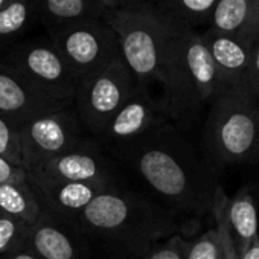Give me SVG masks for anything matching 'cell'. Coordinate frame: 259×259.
Returning a JSON list of instances; mask_svg holds the SVG:
<instances>
[{
	"label": "cell",
	"instance_id": "cell-1",
	"mask_svg": "<svg viewBox=\"0 0 259 259\" xmlns=\"http://www.w3.org/2000/svg\"><path fill=\"white\" fill-rule=\"evenodd\" d=\"M105 151L144 192L177 215L212 213L220 189L215 172L172 122Z\"/></svg>",
	"mask_w": 259,
	"mask_h": 259
},
{
	"label": "cell",
	"instance_id": "cell-2",
	"mask_svg": "<svg viewBox=\"0 0 259 259\" xmlns=\"http://www.w3.org/2000/svg\"><path fill=\"white\" fill-rule=\"evenodd\" d=\"M180 215L156 198L123 185L98 195L76 218L92 256L135 259L180 233Z\"/></svg>",
	"mask_w": 259,
	"mask_h": 259
},
{
	"label": "cell",
	"instance_id": "cell-3",
	"mask_svg": "<svg viewBox=\"0 0 259 259\" xmlns=\"http://www.w3.org/2000/svg\"><path fill=\"white\" fill-rule=\"evenodd\" d=\"M162 102L169 120L191 128L204 107L224 89L210 52L197 29L176 23L168 61L162 78Z\"/></svg>",
	"mask_w": 259,
	"mask_h": 259
},
{
	"label": "cell",
	"instance_id": "cell-4",
	"mask_svg": "<svg viewBox=\"0 0 259 259\" xmlns=\"http://www.w3.org/2000/svg\"><path fill=\"white\" fill-rule=\"evenodd\" d=\"M201 148L213 172L259 157V101L244 84L224 87L210 102Z\"/></svg>",
	"mask_w": 259,
	"mask_h": 259
},
{
	"label": "cell",
	"instance_id": "cell-5",
	"mask_svg": "<svg viewBox=\"0 0 259 259\" xmlns=\"http://www.w3.org/2000/svg\"><path fill=\"white\" fill-rule=\"evenodd\" d=\"M104 20L114 31L120 57L141 87L160 84L176 23L150 0L107 10Z\"/></svg>",
	"mask_w": 259,
	"mask_h": 259
},
{
	"label": "cell",
	"instance_id": "cell-6",
	"mask_svg": "<svg viewBox=\"0 0 259 259\" xmlns=\"http://www.w3.org/2000/svg\"><path fill=\"white\" fill-rule=\"evenodd\" d=\"M138 85L122 57H117L101 70L81 78L76 84L72 108L84 132L96 139Z\"/></svg>",
	"mask_w": 259,
	"mask_h": 259
},
{
	"label": "cell",
	"instance_id": "cell-7",
	"mask_svg": "<svg viewBox=\"0 0 259 259\" xmlns=\"http://www.w3.org/2000/svg\"><path fill=\"white\" fill-rule=\"evenodd\" d=\"M0 60L43 95L72 105L78 79L48 35L14 43Z\"/></svg>",
	"mask_w": 259,
	"mask_h": 259
},
{
	"label": "cell",
	"instance_id": "cell-8",
	"mask_svg": "<svg viewBox=\"0 0 259 259\" xmlns=\"http://www.w3.org/2000/svg\"><path fill=\"white\" fill-rule=\"evenodd\" d=\"M48 37L78 81L120 57L117 37L104 17L67 23L49 31Z\"/></svg>",
	"mask_w": 259,
	"mask_h": 259
},
{
	"label": "cell",
	"instance_id": "cell-9",
	"mask_svg": "<svg viewBox=\"0 0 259 259\" xmlns=\"http://www.w3.org/2000/svg\"><path fill=\"white\" fill-rule=\"evenodd\" d=\"M26 172L34 177L58 182H85L108 186H123L128 183L122 168L90 136L75 148L51 157L26 169Z\"/></svg>",
	"mask_w": 259,
	"mask_h": 259
},
{
	"label": "cell",
	"instance_id": "cell-10",
	"mask_svg": "<svg viewBox=\"0 0 259 259\" xmlns=\"http://www.w3.org/2000/svg\"><path fill=\"white\" fill-rule=\"evenodd\" d=\"M17 128L25 169L60 156L89 138L72 105L32 117Z\"/></svg>",
	"mask_w": 259,
	"mask_h": 259
},
{
	"label": "cell",
	"instance_id": "cell-11",
	"mask_svg": "<svg viewBox=\"0 0 259 259\" xmlns=\"http://www.w3.org/2000/svg\"><path fill=\"white\" fill-rule=\"evenodd\" d=\"M166 122L171 120L162 99L154 96L151 89L138 85L135 93L110 119L96 141L104 150H108L114 145L133 141Z\"/></svg>",
	"mask_w": 259,
	"mask_h": 259
},
{
	"label": "cell",
	"instance_id": "cell-12",
	"mask_svg": "<svg viewBox=\"0 0 259 259\" xmlns=\"http://www.w3.org/2000/svg\"><path fill=\"white\" fill-rule=\"evenodd\" d=\"M28 248L40 259H92L89 241L76 223L49 210L29 226Z\"/></svg>",
	"mask_w": 259,
	"mask_h": 259
},
{
	"label": "cell",
	"instance_id": "cell-13",
	"mask_svg": "<svg viewBox=\"0 0 259 259\" xmlns=\"http://www.w3.org/2000/svg\"><path fill=\"white\" fill-rule=\"evenodd\" d=\"M66 107L70 105L43 95L0 60V114L10 119L16 126L32 117Z\"/></svg>",
	"mask_w": 259,
	"mask_h": 259
},
{
	"label": "cell",
	"instance_id": "cell-14",
	"mask_svg": "<svg viewBox=\"0 0 259 259\" xmlns=\"http://www.w3.org/2000/svg\"><path fill=\"white\" fill-rule=\"evenodd\" d=\"M28 174V172H26ZM28 180L41 200L46 210L57 217L76 221L79 213L102 192L119 188L102 183L85 182H58L40 179L28 174ZM128 185V183H126Z\"/></svg>",
	"mask_w": 259,
	"mask_h": 259
},
{
	"label": "cell",
	"instance_id": "cell-15",
	"mask_svg": "<svg viewBox=\"0 0 259 259\" xmlns=\"http://www.w3.org/2000/svg\"><path fill=\"white\" fill-rule=\"evenodd\" d=\"M201 37L210 52L221 84L224 87L242 84L250 63L251 46L238 37L212 29L203 32Z\"/></svg>",
	"mask_w": 259,
	"mask_h": 259
},
{
	"label": "cell",
	"instance_id": "cell-16",
	"mask_svg": "<svg viewBox=\"0 0 259 259\" xmlns=\"http://www.w3.org/2000/svg\"><path fill=\"white\" fill-rule=\"evenodd\" d=\"M209 29L253 45L259 35V0H218Z\"/></svg>",
	"mask_w": 259,
	"mask_h": 259
},
{
	"label": "cell",
	"instance_id": "cell-17",
	"mask_svg": "<svg viewBox=\"0 0 259 259\" xmlns=\"http://www.w3.org/2000/svg\"><path fill=\"white\" fill-rule=\"evenodd\" d=\"M226 218L238 256L259 235V204L253 188L245 186L233 197H227Z\"/></svg>",
	"mask_w": 259,
	"mask_h": 259
},
{
	"label": "cell",
	"instance_id": "cell-18",
	"mask_svg": "<svg viewBox=\"0 0 259 259\" xmlns=\"http://www.w3.org/2000/svg\"><path fill=\"white\" fill-rule=\"evenodd\" d=\"M46 32L82 19H102L105 8L95 0H34Z\"/></svg>",
	"mask_w": 259,
	"mask_h": 259
},
{
	"label": "cell",
	"instance_id": "cell-19",
	"mask_svg": "<svg viewBox=\"0 0 259 259\" xmlns=\"http://www.w3.org/2000/svg\"><path fill=\"white\" fill-rule=\"evenodd\" d=\"M45 210L46 207L28 179L25 182H8L0 185V212L32 226Z\"/></svg>",
	"mask_w": 259,
	"mask_h": 259
},
{
	"label": "cell",
	"instance_id": "cell-20",
	"mask_svg": "<svg viewBox=\"0 0 259 259\" xmlns=\"http://www.w3.org/2000/svg\"><path fill=\"white\" fill-rule=\"evenodd\" d=\"M38 22L34 0H8L0 8V52L25 38V34Z\"/></svg>",
	"mask_w": 259,
	"mask_h": 259
},
{
	"label": "cell",
	"instance_id": "cell-21",
	"mask_svg": "<svg viewBox=\"0 0 259 259\" xmlns=\"http://www.w3.org/2000/svg\"><path fill=\"white\" fill-rule=\"evenodd\" d=\"M153 4L171 22L195 29L209 25L218 0H154Z\"/></svg>",
	"mask_w": 259,
	"mask_h": 259
},
{
	"label": "cell",
	"instance_id": "cell-22",
	"mask_svg": "<svg viewBox=\"0 0 259 259\" xmlns=\"http://www.w3.org/2000/svg\"><path fill=\"white\" fill-rule=\"evenodd\" d=\"M29 226L19 218L0 212V259L28 247Z\"/></svg>",
	"mask_w": 259,
	"mask_h": 259
},
{
	"label": "cell",
	"instance_id": "cell-23",
	"mask_svg": "<svg viewBox=\"0 0 259 259\" xmlns=\"http://www.w3.org/2000/svg\"><path fill=\"white\" fill-rule=\"evenodd\" d=\"M226 203H227V194L220 186V189L217 191L215 203H213L212 213H210L213 217V227H215L217 239H218V257L217 259H238V253L233 245L230 230L227 226Z\"/></svg>",
	"mask_w": 259,
	"mask_h": 259
},
{
	"label": "cell",
	"instance_id": "cell-24",
	"mask_svg": "<svg viewBox=\"0 0 259 259\" xmlns=\"http://www.w3.org/2000/svg\"><path fill=\"white\" fill-rule=\"evenodd\" d=\"M0 156L23 168L19 128L2 114H0Z\"/></svg>",
	"mask_w": 259,
	"mask_h": 259
},
{
	"label": "cell",
	"instance_id": "cell-25",
	"mask_svg": "<svg viewBox=\"0 0 259 259\" xmlns=\"http://www.w3.org/2000/svg\"><path fill=\"white\" fill-rule=\"evenodd\" d=\"M189 248V241L185 239L180 233L172 235L163 242L157 244L147 254L135 259H185Z\"/></svg>",
	"mask_w": 259,
	"mask_h": 259
},
{
	"label": "cell",
	"instance_id": "cell-26",
	"mask_svg": "<svg viewBox=\"0 0 259 259\" xmlns=\"http://www.w3.org/2000/svg\"><path fill=\"white\" fill-rule=\"evenodd\" d=\"M218 257V239L215 227L207 229L194 241H189V248L185 259H217Z\"/></svg>",
	"mask_w": 259,
	"mask_h": 259
},
{
	"label": "cell",
	"instance_id": "cell-27",
	"mask_svg": "<svg viewBox=\"0 0 259 259\" xmlns=\"http://www.w3.org/2000/svg\"><path fill=\"white\" fill-rule=\"evenodd\" d=\"M245 89L259 101V35L251 45V54H250V63L244 76Z\"/></svg>",
	"mask_w": 259,
	"mask_h": 259
},
{
	"label": "cell",
	"instance_id": "cell-28",
	"mask_svg": "<svg viewBox=\"0 0 259 259\" xmlns=\"http://www.w3.org/2000/svg\"><path fill=\"white\" fill-rule=\"evenodd\" d=\"M28 179L26 169L11 163L0 156V185L8 182H25Z\"/></svg>",
	"mask_w": 259,
	"mask_h": 259
},
{
	"label": "cell",
	"instance_id": "cell-29",
	"mask_svg": "<svg viewBox=\"0 0 259 259\" xmlns=\"http://www.w3.org/2000/svg\"><path fill=\"white\" fill-rule=\"evenodd\" d=\"M238 259H259V235L251 239L248 247L238 256Z\"/></svg>",
	"mask_w": 259,
	"mask_h": 259
},
{
	"label": "cell",
	"instance_id": "cell-30",
	"mask_svg": "<svg viewBox=\"0 0 259 259\" xmlns=\"http://www.w3.org/2000/svg\"><path fill=\"white\" fill-rule=\"evenodd\" d=\"M95 2H98L105 10H114V8H122L126 5H132L135 2H139V0H95Z\"/></svg>",
	"mask_w": 259,
	"mask_h": 259
},
{
	"label": "cell",
	"instance_id": "cell-31",
	"mask_svg": "<svg viewBox=\"0 0 259 259\" xmlns=\"http://www.w3.org/2000/svg\"><path fill=\"white\" fill-rule=\"evenodd\" d=\"M5 259H40V257H37V256L26 247V248H23V250H19V251H16V253L8 254Z\"/></svg>",
	"mask_w": 259,
	"mask_h": 259
},
{
	"label": "cell",
	"instance_id": "cell-32",
	"mask_svg": "<svg viewBox=\"0 0 259 259\" xmlns=\"http://www.w3.org/2000/svg\"><path fill=\"white\" fill-rule=\"evenodd\" d=\"M7 2H8V0H0V8H2Z\"/></svg>",
	"mask_w": 259,
	"mask_h": 259
},
{
	"label": "cell",
	"instance_id": "cell-33",
	"mask_svg": "<svg viewBox=\"0 0 259 259\" xmlns=\"http://www.w3.org/2000/svg\"><path fill=\"white\" fill-rule=\"evenodd\" d=\"M150 2H154V0H150Z\"/></svg>",
	"mask_w": 259,
	"mask_h": 259
},
{
	"label": "cell",
	"instance_id": "cell-34",
	"mask_svg": "<svg viewBox=\"0 0 259 259\" xmlns=\"http://www.w3.org/2000/svg\"><path fill=\"white\" fill-rule=\"evenodd\" d=\"M257 204H259V200H257Z\"/></svg>",
	"mask_w": 259,
	"mask_h": 259
}]
</instances>
